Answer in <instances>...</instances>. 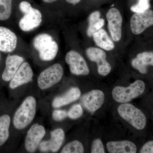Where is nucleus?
Here are the masks:
<instances>
[{"instance_id":"nucleus-1","label":"nucleus","mask_w":153,"mask_h":153,"mask_svg":"<svg viewBox=\"0 0 153 153\" xmlns=\"http://www.w3.org/2000/svg\"><path fill=\"white\" fill-rule=\"evenodd\" d=\"M36 102L33 97H27L17 110L13 119V123L16 128L21 130L29 125L36 114Z\"/></svg>"},{"instance_id":"nucleus-2","label":"nucleus","mask_w":153,"mask_h":153,"mask_svg":"<svg viewBox=\"0 0 153 153\" xmlns=\"http://www.w3.org/2000/svg\"><path fill=\"white\" fill-rule=\"evenodd\" d=\"M33 46L39 52L40 59L44 61L53 60L58 51L57 42L53 40L51 35L46 33L36 36L33 40Z\"/></svg>"},{"instance_id":"nucleus-3","label":"nucleus","mask_w":153,"mask_h":153,"mask_svg":"<svg viewBox=\"0 0 153 153\" xmlns=\"http://www.w3.org/2000/svg\"><path fill=\"white\" fill-rule=\"evenodd\" d=\"M145 89L144 82L138 79L131 83L128 87L115 86L112 91V97L118 102L127 103L141 95Z\"/></svg>"},{"instance_id":"nucleus-4","label":"nucleus","mask_w":153,"mask_h":153,"mask_svg":"<svg viewBox=\"0 0 153 153\" xmlns=\"http://www.w3.org/2000/svg\"><path fill=\"white\" fill-rule=\"evenodd\" d=\"M120 116L137 129H143L146 124V117L139 109L130 103L120 105L117 108Z\"/></svg>"},{"instance_id":"nucleus-5","label":"nucleus","mask_w":153,"mask_h":153,"mask_svg":"<svg viewBox=\"0 0 153 153\" xmlns=\"http://www.w3.org/2000/svg\"><path fill=\"white\" fill-rule=\"evenodd\" d=\"M106 19L111 38L114 42H119L122 38L123 18L120 11L111 7L107 12Z\"/></svg>"},{"instance_id":"nucleus-6","label":"nucleus","mask_w":153,"mask_h":153,"mask_svg":"<svg viewBox=\"0 0 153 153\" xmlns=\"http://www.w3.org/2000/svg\"><path fill=\"white\" fill-rule=\"evenodd\" d=\"M63 74V69L59 63H55L42 71L38 79V86L41 89L52 87L59 82Z\"/></svg>"},{"instance_id":"nucleus-7","label":"nucleus","mask_w":153,"mask_h":153,"mask_svg":"<svg viewBox=\"0 0 153 153\" xmlns=\"http://www.w3.org/2000/svg\"><path fill=\"white\" fill-rule=\"evenodd\" d=\"M153 26V10L149 9L141 13H134L130 20V28L134 35H139Z\"/></svg>"},{"instance_id":"nucleus-8","label":"nucleus","mask_w":153,"mask_h":153,"mask_svg":"<svg viewBox=\"0 0 153 153\" xmlns=\"http://www.w3.org/2000/svg\"><path fill=\"white\" fill-rule=\"evenodd\" d=\"M86 55L88 59L96 63L97 72L100 75L106 76L110 73L111 66L107 60V55L105 50L98 47H90L86 50Z\"/></svg>"},{"instance_id":"nucleus-9","label":"nucleus","mask_w":153,"mask_h":153,"mask_svg":"<svg viewBox=\"0 0 153 153\" xmlns=\"http://www.w3.org/2000/svg\"><path fill=\"white\" fill-rule=\"evenodd\" d=\"M66 63L69 66L70 72L76 75H87L89 69L86 61L79 52L71 50L65 57Z\"/></svg>"},{"instance_id":"nucleus-10","label":"nucleus","mask_w":153,"mask_h":153,"mask_svg":"<svg viewBox=\"0 0 153 153\" xmlns=\"http://www.w3.org/2000/svg\"><path fill=\"white\" fill-rule=\"evenodd\" d=\"M105 95L98 89L92 90L82 96L81 102L84 107L91 113L99 109L104 103Z\"/></svg>"},{"instance_id":"nucleus-11","label":"nucleus","mask_w":153,"mask_h":153,"mask_svg":"<svg viewBox=\"0 0 153 153\" xmlns=\"http://www.w3.org/2000/svg\"><path fill=\"white\" fill-rule=\"evenodd\" d=\"M46 133L43 126L35 124L28 131L25 141L26 150L30 152H35Z\"/></svg>"},{"instance_id":"nucleus-12","label":"nucleus","mask_w":153,"mask_h":153,"mask_svg":"<svg viewBox=\"0 0 153 153\" xmlns=\"http://www.w3.org/2000/svg\"><path fill=\"white\" fill-rule=\"evenodd\" d=\"M42 22V14L39 10L33 8L24 14L19 22V27L24 32H29L39 27Z\"/></svg>"},{"instance_id":"nucleus-13","label":"nucleus","mask_w":153,"mask_h":153,"mask_svg":"<svg viewBox=\"0 0 153 153\" xmlns=\"http://www.w3.org/2000/svg\"><path fill=\"white\" fill-rule=\"evenodd\" d=\"M33 70L29 63L24 62L11 79L10 87L11 89H14L30 82L33 78Z\"/></svg>"},{"instance_id":"nucleus-14","label":"nucleus","mask_w":153,"mask_h":153,"mask_svg":"<svg viewBox=\"0 0 153 153\" xmlns=\"http://www.w3.org/2000/svg\"><path fill=\"white\" fill-rule=\"evenodd\" d=\"M64 137L65 134L63 130L61 128L56 129L51 132L50 140L41 143L40 150L43 152L51 151L52 152H56L62 146Z\"/></svg>"},{"instance_id":"nucleus-15","label":"nucleus","mask_w":153,"mask_h":153,"mask_svg":"<svg viewBox=\"0 0 153 153\" xmlns=\"http://www.w3.org/2000/svg\"><path fill=\"white\" fill-rule=\"evenodd\" d=\"M17 37L15 33L4 27H0V51L13 52L16 49Z\"/></svg>"},{"instance_id":"nucleus-16","label":"nucleus","mask_w":153,"mask_h":153,"mask_svg":"<svg viewBox=\"0 0 153 153\" xmlns=\"http://www.w3.org/2000/svg\"><path fill=\"white\" fill-rule=\"evenodd\" d=\"M24 61V58L19 55H8L6 60L5 68L2 74L3 80L7 82L10 81Z\"/></svg>"},{"instance_id":"nucleus-17","label":"nucleus","mask_w":153,"mask_h":153,"mask_svg":"<svg viewBox=\"0 0 153 153\" xmlns=\"http://www.w3.org/2000/svg\"><path fill=\"white\" fill-rule=\"evenodd\" d=\"M131 64L132 66L140 73L146 74L147 72L148 66H153V52H140L131 60Z\"/></svg>"},{"instance_id":"nucleus-18","label":"nucleus","mask_w":153,"mask_h":153,"mask_svg":"<svg viewBox=\"0 0 153 153\" xmlns=\"http://www.w3.org/2000/svg\"><path fill=\"white\" fill-rule=\"evenodd\" d=\"M106 148L110 153H135L137 151L135 144L128 140L108 142Z\"/></svg>"},{"instance_id":"nucleus-19","label":"nucleus","mask_w":153,"mask_h":153,"mask_svg":"<svg viewBox=\"0 0 153 153\" xmlns=\"http://www.w3.org/2000/svg\"><path fill=\"white\" fill-rule=\"evenodd\" d=\"M93 40L97 46L105 51H111L114 49V41L106 31L101 29L96 32L92 36Z\"/></svg>"},{"instance_id":"nucleus-20","label":"nucleus","mask_w":153,"mask_h":153,"mask_svg":"<svg viewBox=\"0 0 153 153\" xmlns=\"http://www.w3.org/2000/svg\"><path fill=\"white\" fill-rule=\"evenodd\" d=\"M80 95L81 92L79 88L76 87L72 88L63 95L57 97L54 99L52 103V106L59 108L66 105L76 101L80 97Z\"/></svg>"},{"instance_id":"nucleus-21","label":"nucleus","mask_w":153,"mask_h":153,"mask_svg":"<svg viewBox=\"0 0 153 153\" xmlns=\"http://www.w3.org/2000/svg\"><path fill=\"white\" fill-rule=\"evenodd\" d=\"M101 14L99 11H95L91 13L88 17V27L86 33L89 37H92L93 34L102 29L105 25L104 19L100 18Z\"/></svg>"},{"instance_id":"nucleus-22","label":"nucleus","mask_w":153,"mask_h":153,"mask_svg":"<svg viewBox=\"0 0 153 153\" xmlns=\"http://www.w3.org/2000/svg\"><path fill=\"white\" fill-rule=\"evenodd\" d=\"M10 121V117L8 115L0 117V146L4 145L8 139Z\"/></svg>"},{"instance_id":"nucleus-23","label":"nucleus","mask_w":153,"mask_h":153,"mask_svg":"<svg viewBox=\"0 0 153 153\" xmlns=\"http://www.w3.org/2000/svg\"><path fill=\"white\" fill-rule=\"evenodd\" d=\"M13 0H0V21H6L12 13Z\"/></svg>"},{"instance_id":"nucleus-24","label":"nucleus","mask_w":153,"mask_h":153,"mask_svg":"<svg viewBox=\"0 0 153 153\" xmlns=\"http://www.w3.org/2000/svg\"><path fill=\"white\" fill-rule=\"evenodd\" d=\"M84 152V147L81 143L77 140H74L66 145L61 153H82Z\"/></svg>"},{"instance_id":"nucleus-25","label":"nucleus","mask_w":153,"mask_h":153,"mask_svg":"<svg viewBox=\"0 0 153 153\" xmlns=\"http://www.w3.org/2000/svg\"><path fill=\"white\" fill-rule=\"evenodd\" d=\"M150 0H137L136 4L131 7L130 10L134 13H141L148 10L150 8Z\"/></svg>"},{"instance_id":"nucleus-26","label":"nucleus","mask_w":153,"mask_h":153,"mask_svg":"<svg viewBox=\"0 0 153 153\" xmlns=\"http://www.w3.org/2000/svg\"><path fill=\"white\" fill-rule=\"evenodd\" d=\"M83 111L81 105L76 104L72 107L68 112V116L71 119H76L82 115Z\"/></svg>"},{"instance_id":"nucleus-27","label":"nucleus","mask_w":153,"mask_h":153,"mask_svg":"<svg viewBox=\"0 0 153 153\" xmlns=\"http://www.w3.org/2000/svg\"><path fill=\"white\" fill-rule=\"evenodd\" d=\"M91 153H105L104 146L101 140L96 139L93 141L91 145Z\"/></svg>"},{"instance_id":"nucleus-28","label":"nucleus","mask_w":153,"mask_h":153,"mask_svg":"<svg viewBox=\"0 0 153 153\" xmlns=\"http://www.w3.org/2000/svg\"><path fill=\"white\" fill-rule=\"evenodd\" d=\"M68 116V113L62 110H57L53 111L52 117L53 119L57 121L62 120Z\"/></svg>"},{"instance_id":"nucleus-29","label":"nucleus","mask_w":153,"mask_h":153,"mask_svg":"<svg viewBox=\"0 0 153 153\" xmlns=\"http://www.w3.org/2000/svg\"><path fill=\"white\" fill-rule=\"evenodd\" d=\"M31 4L26 1H23L19 4V8L20 11L25 14L29 12L30 10L33 8Z\"/></svg>"},{"instance_id":"nucleus-30","label":"nucleus","mask_w":153,"mask_h":153,"mask_svg":"<svg viewBox=\"0 0 153 153\" xmlns=\"http://www.w3.org/2000/svg\"><path fill=\"white\" fill-rule=\"evenodd\" d=\"M140 153H153V141L145 143L140 150Z\"/></svg>"},{"instance_id":"nucleus-31","label":"nucleus","mask_w":153,"mask_h":153,"mask_svg":"<svg viewBox=\"0 0 153 153\" xmlns=\"http://www.w3.org/2000/svg\"><path fill=\"white\" fill-rule=\"evenodd\" d=\"M66 1L68 4L75 5L76 4H78L81 0H66Z\"/></svg>"},{"instance_id":"nucleus-32","label":"nucleus","mask_w":153,"mask_h":153,"mask_svg":"<svg viewBox=\"0 0 153 153\" xmlns=\"http://www.w3.org/2000/svg\"><path fill=\"white\" fill-rule=\"evenodd\" d=\"M44 2L46 3H51L56 1L57 0H42Z\"/></svg>"}]
</instances>
